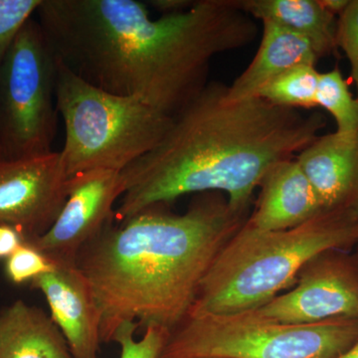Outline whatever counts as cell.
Returning <instances> with one entry per match:
<instances>
[{"mask_svg":"<svg viewBox=\"0 0 358 358\" xmlns=\"http://www.w3.org/2000/svg\"><path fill=\"white\" fill-rule=\"evenodd\" d=\"M36 15L78 77L171 117L208 84L215 56L248 46L259 31L236 0H199L157 20L138 0H42Z\"/></svg>","mask_w":358,"mask_h":358,"instance_id":"cell-1","label":"cell"},{"mask_svg":"<svg viewBox=\"0 0 358 358\" xmlns=\"http://www.w3.org/2000/svg\"><path fill=\"white\" fill-rule=\"evenodd\" d=\"M227 85L206 87L173 117L159 145L121 173L115 220L187 194L223 193L250 214L254 192L277 162L294 159L327 124L320 113L280 107L262 98L226 101Z\"/></svg>","mask_w":358,"mask_h":358,"instance_id":"cell-2","label":"cell"},{"mask_svg":"<svg viewBox=\"0 0 358 358\" xmlns=\"http://www.w3.org/2000/svg\"><path fill=\"white\" fill-rule=\"evenodd\" d=\"M249 213L220 192L195 194L185 213L148 207L108 224L78 253L100 313L101 341H113L127 322L167 334L189 315L200 284Z\"/></svg>","mask_w":358,"mask_h":358,"instance_id":"cell-3","label":"cell"},{"mask_svg":"<svg viewBox=\"0 0 358 358\" xmlns=\"http://www.w3.org/2000/svg\"><path fill=\"white\" fill-rule=\"evenodd\" d=\"M357 242L358 216L345 212L324 210L281 231L257 230L245 223L204 275L189 315L257 310L293 288L313 257Z\"/></svg>","mask_w":358,"mask_h":358,"instance_id":"cell-4","label":"cell"},{"mask_svg":"<svg viewBox=\"0 0 358 358\" xmlns=\"http://www.w3.org/2000/svg\"><path fill=\"white\" fill-rule=\"evenodd\" d=\"M56 106L65 124L60 155L68 178L94 169L122 173L159 145L173 121L138 99L89 84L58 58Z\"/></svg>","mask_w":358,"mask_h":358,"instance_id":"cell-5","label":"cell"},{"mask_svg":"<svg viewBox=\"0 0 358 358\" xmlns=\"http://www.w3.org/2000/svg\"><path fill=\"white\" fill-rule=\"evenodd\" d=\"M358 341V319L289 324L253 310L189 315L166 336L159 358H338Z\"/></svg>","mask_w":358,"mask_h":358,"instance_id":"cell-6","label":"cell"},{"mask_svg":"<svg viewBox=\"0 0 358 358\" xmlns=\"http://www.w3.org/2000/svg\"><path fill=\"white\" fill-rule=\"evenodd\" d=\"M57 57L31 18L0 63V159L40 157L57 131Z\"/></svg>","mask_w":358,"mask_h":358,"instance_id":"cell-7","label":"cell"},{"mask_svg":"<svg viewBox=\"0 0 358 358\" xmlns=\"http://www.w3.org/2000/svg\"><path fill=\"white\" fill-rule=\"evenodd\" d=\"M253 312L289 324L358 319V256L341 249L322 252L303 266L291 291Z\"/></svg>","mask_w":358,"mask_h":358,"instance_id":"cell-8","label":"cell"},{"mask_svg":"<svg viewBox=\"0 0 358 358\" xmlns=\"http://www.w3.org/2000/svg\"><path fill=\"white\" fill-rule=\"evenodd\" d=\"M60 152L0 159V225L13 226L27 241L50 229L67 199Z\"/></svg>","mask_w":358,"mask_h":358,"instance_id":"cell-9","label":"cell"},{"mask_svg":"<svg viewBox=\"0 0 358 358\" xmlns=\"http://www.w3.org/2000/svg\"><path fill=\"white\" fill-rule=\"evenodd\" d=\"M124 193L120 171L94 169L68 179L67 199L50 229L30 240L52 262H75L85 245L115 220L114 205Z\"/></svg>","mask_w":358,"mask_h":358,"instance_id":"cell-10","label":"cell"},{"mask_svg":"<svg viewBox=\"0 0 358 358\" xmlns=\"http://www.w3.org/2000/svg\"><path fill=\"white\" fill-rule=\"evenodd\" d=\"M51 272L33 280L50 308V317L67 341L73 358H99L100 313L93 292L75 262H53Z\"/></svg>","mask_w":358,"mask_h":358,"instance_id":"cell-11","label":"cell"},{"mask_svg":"<svg viewBox=\"0 0 358 358\" xmlns=\"http://www.w3.org/2000/svg\"><path fill=\"white\" fill-rule=\"evenodd\" d=\"M296 159L324 210L358 216V131L317 136Z\"/></svg>","mask_w":358,"mask_h":358,"instance_id":"cell-12","label":"cell"},{"mask_svg":"<svg viewBox=\"0 0 358 358\" xmlns=\"http://www.w3.org/2000/svg\"><path fill=\"white\" fill-rule=\"evenodd\" d=\"M255 209L246 224L260 231L291 229L324 210L315 188L294 159L277 162L258 186Z\"/></svg>","mask_w":358,"mask_h":358,"instance_id":"cell-13","label":"cell"},{"mask_svg":"<svg viewBox=\"0 0 358 358\" xmlns=\"http://www.w3.org/2000/svg\"><path fill=\"white\" fill-rule=\"evenodd\" d=\"M263 34L255 57L230 86L226 101L240 102L258 96L259 92L282 73L300 65H317L313 45L287 28L263 21Z\"/></svg>","mask_w":358,"mask_h":358,"instance_id":"cell-14","label":"cell"},{"mask_svg":"<svg viewBox=\"0 0 358 358\" xmlns=\"http://www.w3.org/2000/svg\"><path fill=\"white\" fill-rule=\"evenodd\" d=\"M0 358H73L50 315L18 300L0 310Z\"/></svg>","mask_w":358,"mask_h":358,"instance_id":"cell-15","label":"cell"},{"mask_svg":"<svg viewBox=\"0 0 358 358\" xmlns=\"http://www.w3.org/2000/svg\"><path fill=\"white\" fill-rule=\"evenodd\" d=\"M254 20L270 21L301 35L313 45L320 58L338 49V17L320 0H236Z\"/></svg>","mask_w":358,"mask_h":358,"instance_id":"cell-16","label":"cell"},{"mask_svg":"<svg viewBox=\"0 0 358 358\" xmlns=\"http://www.w3.org/2000/svg\"><path fill=\"white\" fill-rule=\"evenodd\" d=\"M320 75L315 65L296 66L266 85L258 96L280 107L313 109L317 107Z\"/></svg>","mask_w":358,"mask_h":358,"instance_id":"cell-17","label":"cell"},{"mask_svg":"<svg viewBox=\"0 0 358 358\" xmlns=\"http://www.w3.org/2000/svg\"><path fill=\"white\" fill-rule=\"evenodd\" d=\"M317 103L333 115L336 133L358 131V99L352 96L338 66L329 72L320 73Z\"/></svg>","mask_w":358,"mask_h":358,"instance_id":"cell-18","label":"cell"},{"mask_svg":"<svg viewBox=\"0 0 358 358\" xmlns=\"http://www.w3.org/2000/svg\"><path fill=\"white\" fill-rule=\"evenodd\" d=\"M42 0H0V63Z\"/></svg>","mask_w":358,"mask_h":358,"instance_id":"cell-19","label":"cell"},{"mask_svg":"<svg viewBox=\"0 0 358 358\" xmlns=\"http://www.w3.org/2000/svg\"><path fill=\"white\" fill-rule=\"evenodd\" d=\"M138 329V324L127 322L115 331L112 343H117L121 346L120 358H159L166 341V331L154 327L148 329L143 338L136 341L134 334Z\"/></svg>","mask_w":358,"mask_h":358,"instance_id":"cell-20","label":"cell"},{"mask_svg":"<svg viewBox=\"0 0 358 358\" xmlns=\"http://www.w3.org/2000/svg\"><path fill=\"white\" fill-rule=\"evenodd\" d=\"M54 263L29 242H26L20 248L7 259L6 274L9 281L15 285L31 282L45 273L51 272Z\"/></svg>","mask_w":358,"mask_h":358,"instance_id":"cell-21","label":"cell"},{"mask_svg":"<svg viewBox=\"0 0 358 358\" xmlns=\"http://www.w3.org/2000/svg\"><path fill=\"white\" fill-rule=\"evenodd\" d=\"M338 48L343 49L350 65L358 99V0H350L338 17Z\"/></svg>","mask_w":358,"mask_h":358,"instance_id":"cell-22","label":"cell"},{"mask_svg":"<svg viewBox=\"0 0 358 358\" xmlns=\"http://www.w3.org/2000/svg\"><path fill=\"white\" fill-rule=\"evenodd\" d=\"M27 239L20 230L8 225H0V260H7Z\"/></svg>","mask_w":358,"mask_h":358,"instance_id":"cell-23","label":"cell"},{"mask_svg":"<svg viewBox=\"0 0 358 358\" xmlns=\"http://www.w3.org/2000/svg\"><path fill=\"white\" fill-rule=\"evenodd\" d=\"M194 2L189 0H152L150 4L162 13V15H167V14L183 13L189 9Z\"/></svg>","mask_w":358,"mask_h":358,"instance_id":"cell-24","label":"cell"},{"mask_svg":"<svg viewBox=\"0 0 358 358\" xmlns=\"http://www.w3.org/2000/svg\"><path fill=\"white\" fill-rule=\"evenodd\" d=\"M320 2L329 13L338 17L345 10L350 0H320Z\"/></svg>","mask_w":358,"mask_h":358,"instance_id":"cell-25","label":"cell"},{"mask_svg":"<svg viewBox=\"0 0 358 358\" xmlns=\"http://www.w3.org/2000/svg\"><path fill=\"white\" fill-rule=\"evenodd\" d=\"M338 358H358V341L348 350Z\"/></svg>","mask_w":358,"mask_h":358,"instance_id":"cell-26","label":"cell"},{"mask_svg":"<svg viewBox=\"0 0 358 358\" xmlns=\"http://www.w3.org/2000/svg\"><path fill=\"white\" fill-rule=\"evenodd\" d=\"M207 358H223V357H207Z\"/></svg>","mask_w":358,"mask_h":358,"instance_id":"cell-27","label":"cell"},{"mask_svg":"<svg viewBox=\"0 0 358 358\" xmlns=\"http://www.w3.org/2000/svg\"><path fill=\"white\" fill-rule=\"evenodd\" d=\"M357 245H358V242H357ZM357 255L358 256V250H357Z\"/></svg>","mask_w":358,"mask_h":358,"instance_id":"cell-28","label":"cell"}]
</instances>
